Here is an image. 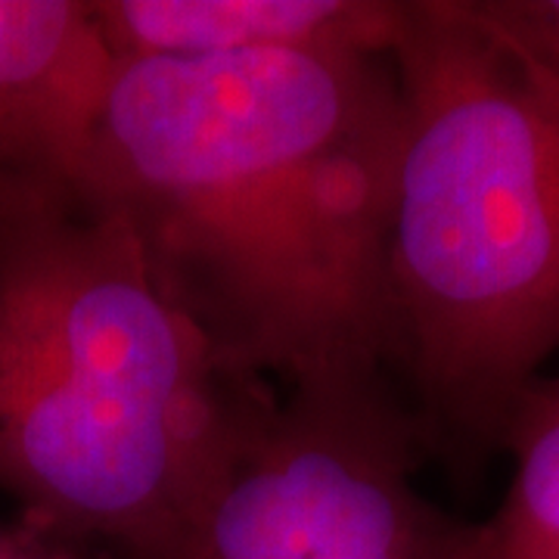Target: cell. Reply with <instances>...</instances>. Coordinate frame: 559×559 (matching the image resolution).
<instances>
[{"mask_svg":"<svg viewBox=\"0 0 559 559\" xmlns=\"http://www.w3.org/2000/svg\"><path fill=\"white\" fill-rule=\"evenodd\" d=\"M392 57L116 62L81 190L218 360L277 392L392 382Z\"/></svg>","mask_w":559,"mask_h":559,"instance_id":"1","label":"cell"},{"mask_svg":"<svg viewBox=\"0 0 559 559\" xmlns=\"http://www.w3.org/2000/svg\"><path fill=\"white\" fill-rule=\"evenodd\" d=\"M500 454L513 473L498 510L479 522V559H559V373L522 392Z\"/></svg>","mask_w":559,"mask_h":559,"instance_id":"7","label":"cell"},{"mask_svg":"<svg viewBox=\"0 0 559 559\" xmlns=\"http://www.w3.org/2000/svg\"><path fill=\"white\" fill-rule=\"evenodd\" d=\"M481 16L559 81V0H476Z\"/></svg>","mask_w":559,"mask_h":559,"instance_id":"8","label":"cell"},{"mask_svg":"<svg viewBox=\"0 0 559 559\" xmlns=\"http://www.w3.org/2000/svg\"><path fill=\"white\" fill-rule=\"evenodd\" d=\"M112 72L87 0H0V205L81 187Z\"/></svg>","mask_w":559,"mask_h":559,"instance_id":"5","label":"cell"},{"mask_svg":"<svg viewBox=\"0 0 559 559\" xmlns=\"http://www.w3.org/2000/svg\"><path fill=\"white\" fill-rule=\"evenodd\" d=\"M399 385L267 389L197 503L138 559H479V522L419 491Z\"/></svg>","mask_w":559,"mask_h":559,"instance_id":"4","label":"cell"},{"mask_svg":"<svg viewBox=\"0 0 559 559\" xmlns=\"http://www.w3.org/2000/svg\"><path fill=\"white\" fill-rule=\"evenodd\" d=\"M392 62V380L429 460L469 476L559 352V81L476 0H404Z\"/></svg>","mask_w":559,"mask_h":559,"instance_id":"2","label":"cell"},{"mask_svg":"<svg viewBox=\"0 0 559 559\" xmlns=\"http://www.w3.org/2000/svg\"><path fill=\"white\" fill-rule=\"evenodd\" d=\"M116 62L255 53L392 57L404 0H87Z\"/></svg>","mask_w":559,"mask_h":559,"instance_id":"6","label":"cell"},{"mask_svg":"<svg viewBox=\"0 0 559 559\" xmlns=\"http://www.w3.org/2000/svg\"><path fill=\"white\" fill-rule=\"evenodd\" d=\"M267 389L221 364L112 205L81 187L0 205V491L25 516L143 557Z\"/></svg>","mask_w":559,"mask_h":559,"instance_id":"3","label":"cell"}]
</instances>
